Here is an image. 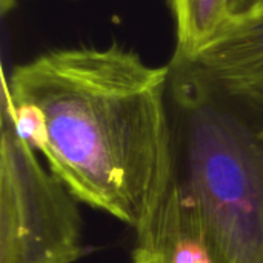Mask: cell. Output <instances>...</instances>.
<instances>
[{
    "label": "cell",
    "mask_w": 263,
    "mask_h": 263,
    "mask_svg": "<svg viewBox=\"0 0 263 263\" xmlns=\"http://www.w3.org/2000/svg\"><path fill=\"white\" fill-rule=\"evenodd\" d=\"M170 74L117 43L52 49L3 76L2 102L77 202L139 234L176 180Z\"/></svg>",
    "instance_id": "6da1fadb"
},
{
    "label": "cell",
    "mask_w": 263,
    "mask_h": 263,
    "mask_svg": "<svg viewBox=\"0 0 263 263\" xmlns=\"http://www.w3.org/2000/svg\"><path fill=\"white\" fill-rule=\"evenodd\" d=\"M170 97L185 134V180L217 263H263V137L245 106L173 57Z\"/></svg>",
    "instance_id": "7a4b0ae2"
},
{
    "label": "cell",
    "mask_w": 263,
    "mask_h": 263,
    "mask_svg": "<svg viewBox=\"0 0 263 263\" xmlns=\"http://www.w3.org/2000/svg\"><path fill=\"white\" fill-rule=\"evenodd\" d=\"M82 254L76 197L20 136L2 102L0 263H76Z\"/></svg>",
    "instance_id": "3957f363"
},
{
    "label": "cell",
    "mask_w": 263,
    "mask_h": 263,
    "mask_svg": "<svg viewBox=\"0 0 263 263\" xmlns=\"http://www.w3.org/2000/svg\"><path fill=\"white\" fill-rule=\"evenodd\" d=\"M191 62L225 94L263 112V12L234 22Z\"/></svg>",
    "instance_id": "277c9868"
},
{
    "label": "cell",
    "mask_w": 263,
    "mask_h": 263,
    "mask_svg": "<svg viewBox=\"0 0 263 263\" xmlns=\"http://www.w3.org/2000/svg\"><path fill=\"white\" fill-rule=\"evenodd\" d=\"M133 263H217L196 206L177 179L154 220L137 234Z\"/></svg>",
    "instance_id": "5b68a950"
},
{
    "label": "cell",
    "mask_w": 263,
    "mask_h": 263,
    "mask_svg": "<svg viewBox=\"0 0 263 263\" xmlns=\"http://www.w3.org/2000/svg\"><path fill=\"white\" fill-rule=\"evenodd\" d=\"M176 23V52L182 60L197 59L233 25L230 0H170Z\"/></svg>",
    "instance_id": "8992f818"
},
{
    "label": "cell",
    "mask_w": 263,
    "mask_h": 263,
    "mask_svg": "<svg viewBox=\"0 0 263 263\" xmlns=\"http://www.w3.org/2000/svg\"><path fill=\"white\" fill-rule=\"evenodd\" d=\"M263 11V0H230V14L234 22L250 18Z\"/></svg>",
    "instance_id": "52a82bcc"
},
{
    "label": "cell",
    "mask_w": 263,
    "mask_h": 263,
    "mask_svg": "<svg viewBox=\"0 0 263 263\" xmlns=\"http://www.w3.org/2000/svg\"><path fill=\"white\" fill-rule=\"evenodd\" d=\"M0 3H2V12L3 14H6L14 6V0H0Z\"/></svg>",
    "instance_id": "ba28073f"
},
{
    "label": "cell",
    "mask_w": 263,
    "mask_h": 263,
    "mask_svg": "<svg viewBox=\"0 0 263 263\" xmlns=\"http://www.w3.org/2000/svg\"><path fill=\"white\" fill-rule=\"evenodd\" d=\"M262 114H263V112H262ZM260 133H262V137H263V131H260Z\"/></svg>",
    "instance_id": "9c48e42d"
},
{
    "label": "cell",
    "mask_w": 263,
    "mask_h": 263,
    "mask_svg": "<svg viewBox=\"0 0 263 263\" xmlns=\"http://www.w3.org/2000/svg\"><path fill=\"white\" fill-rule=\"evenodd\" d=\"M262 12H263V11H262Z\"/></svg>",
    "instance_id": "30bf717a"
}]
</instances>
